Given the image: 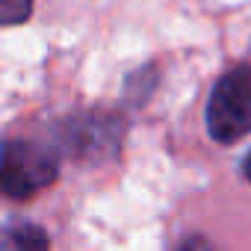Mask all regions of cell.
<instances>
[{"label": "cell", "mask_w": 251, "mask_h": 251, "mask_svg": "<svg viewBox=\"0 0 251 251\" xmlns=\"http://www.w3.org/2000/svg\"><path fill=\"white\" fill-rule=\"evenodd\" d=\"M207 133L230 145L251 133V65H239L219 77L207 98Z\"/></svg>", "instance_id": "obj_1"}, {"label": "cell", "mask_w": 251, "mask_h": 251, "mask_svg": "<svg viewBox=\"0 0 251 251\" xmlns=\"http://www.w3.org/2000/svg\"><path fill=\"white\" fill-rule=\"evenodd\" d=\"M59 172V157L42 145V142H27V139H6L3 145V192L9 198H33L45 186L56 180Z\"/></svg>", "instance_id": "obj_2"}, {"label": "cell", "mask_w": 251, "mask_h": 251, "mask_svg": "<svg viewBox=\"0 0 251 251\" xmlns=\"http://www.w3.org/2000/svg\"><path fill=\"white\" fill-rule=\"evenodd\" d=\"M3 245L6 248H45L48 245V236L33 227V225H15V227H6V236H3Z\"/></svg>", "instance_id": "obj_3"}, {"label": "cell", "mask_w": 251, "mask_h": 251, "mask_svg": "<svg viewBox=\"0 0 251 251\" xmlns=\"http://www.w3.org/2000/svg\"><path fill=\"white\" fill-rule=\"evenodd\" d=\"M30 9H33V0H0V15H3V24L27 21Z\"/></svg>", "instance_id": "obj_4"}, {"label": "cell", "mask_w": 251, "mask_h": 251, "mask_svg": "<svg viewBox=\"0 0 251 251\" xmlns=\"http://www.w3.org/2000/svg\"><path fill=\"white\" fill-rule=\"evenodd\" d=\"M242 175H245L248 183H251V154H245V160H242Z\"/></svg>", "instance_id": "obj_5"}]
</instances>
